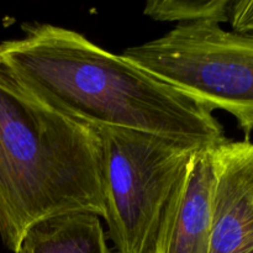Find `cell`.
Instances as JSON below:
<instances>
[{
  "mask_svg": "<svg viewBox=\"0 0 253 253\" xmlns=\"http://www.w3.org/2000/svg\"><path fill=\"white\" fill-rule=\"evenodd\" d=\"M0 74L90 127L142 131L203 147L227 141L209 106L66 27L22 25L21 37L0 42Z\"/></svg>",
  "mask_w": 253,
  "mask_h": 253,
  "instance_id": "obj_1",
  "label": "cell"
},
{
  "mask_svg": "<svg viewBox=\"0 0 253 253\" xmlns=\"http://www.w3.org/2000/svg\"><path fill=\"white\" fill-rule=\"evenodd\" d=\"M73 211L104 217L95 128L0 74V240L17 253L32 225Z\"/></svg>",
  "mask_w": 253,
  "mask_h": 253,
  "instance_id": "obj_2",
  "label": "cell"
},
{
  "mask_svg": "<svg viewBox=\"0 0 253 253\" xmlns=\"http://www.w3.org/2000/svg\"><path fill=\"white\" fill-rule=\"evenodd\" d=\"M121 56L211 110L231 114L246 137L253 132V34L212 21L178 24Z\"/></svg>",
  "mask_w": 253,
  "mask_h": 253,
  "instance_id": "obj_3",
  "label": "cell"
},
{
  "mask_svg": "<svg viewBox=\"0 0 253 253\" xmlns=\"http://www.w3.org/2000/svg\"><path fill=\"white\" fill-rule=\"evenodd\" d=\"M95 131L106 239L115 253H145L175 184L203 146L127 128Z\"/></svg>",
  "mask_w": 253,
  "mask_h": 253,
  "instance_id": "obj_4",
  "label": "cell"
},
{
  "mask_svg": "<svg viewBox=\"0 0 253 253\" xmlns=\"http://www.w3.org/2000/svg\"><path fill=\"white\" fill-rule=\"evenodd\" d=\"M215 147H199L175 184L145 253H208Z\"/></svg>",
  "mask_w": 253,
  "mask_h": 253,
  "instance_id": "obj_5",
  "label": "cell"
},
{
  "mask_svg": "<svg viewBox=\"0 0 253 253\" xmlns=\"http://www.w3.org/2000/svg\"><path fill=\"white\" fill-rule=\"evenodd\" d=\"M214 194L208 253H253V143L214 148Z\"/></svg>",
  "mask_w": 253,
  "mask_h": 253,
  "instance_id": "obj_6",
  "label": "cell"
},
{
  "mask_svg": "<svg viewBox=\"0 0 253 253\" xmlns=\"http://www.w3.org/2000/svg\"><path fill=\"white\" fill-rule=\"evenodd\" d=\"M17 253H113L100 217L73 211L54 215L32 225Z\"/></svg>",
  "mask_w": 253,
  "mask_h": 253,
  "instance_id": "obj_7",
  "label": "cell"
},
{
  "mask_svg": "<svg viewBox=\"0 0 253 253\" xmlns=\"http://www.w3.org/2000/svg\"><path fill=\"white\" fill-rule=\"evenodd\" d=\"M231 0H150L145 14L156 21L190 24L229 21Z\"/></svg>",
  "mask_w": 253,
  "mask_h": 253,
  "instance_id": "obj_8",
  "label": "cell"
},
{
  "mask_svg": "<svg viewBox=\"0 0 253 253\" xmlns=\"http://www.w3.org/2000/svg\"><path fill=\"white\" fill-rule=\"evenodd\" d=\"M229 21L231 22L234 32L253 34V0L231 1Z\"/></svg>",
  "mask_w": 253,
  "mask_h": 253,
  "instance_id": "obj_9",
  "label": "cell"
}]
</instances>
